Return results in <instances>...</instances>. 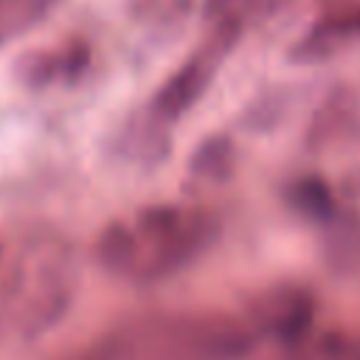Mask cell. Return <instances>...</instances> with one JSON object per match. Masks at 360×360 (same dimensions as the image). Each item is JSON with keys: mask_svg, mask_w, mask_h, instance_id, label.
<instances>
[{"mask_svg": "<svg viewBox=\"0 0 360 360\" xmlns=\"http://www.w3.org/2000/svg\"><path fill=\"white\" fill-rule=\"evenodd\" d=\"M239 31L233 28H225V25H214V34L211 39L194 53L188 56L169 79L166 84L158 90V96L152 98V115L158 121H174L180 118L208 87L214 70H217V62L231 51V45L236 42Z\"/></svg>", "mask_w": 360, "mask_h": 360, "instance_id": "6da1fadb", "label": "cell"}, {"mask_svg": "<svg viewBox=\"0 0 360 360\" xmlns=\"http://www.w3.org/2000/svg\"><path fill=\"white\" fill-rule=\"evenodd\" d=\"M360 37V0H326L318 22L292 45V62H323Z\"/></svg>", "mask_w": 360, "mask_h": 360, "instance_id": "7a4b0ae2", "label": "cell"}, {"mask_svg": "<svg viewBox=\"0 0 360 360\" xmlns=\"http://www.w3.org/2000/svg\"><path fill=\"white\" fill-rule=\"evenodd\" d=\"M90 62V48L84 42H70L59 51H37L25 53L17 65V76L28 87H45L56 79H76Z\"/></svg>", "mask_w": 360, "mask_h": 360, "instance_id": "3957f363", "label": "cell"}, {"mask_svg": "<svg viewBox=\"0 0 360 360\" xmlns=\"http://www.w3.org/2000/svg\"><path fill=\"white\" fill-rule=\"evenodd\" d=\"M256 321L264 332H273L278 338H295L309 326L312 307L307 292L301 290H278L264 295L256 304Z\"/></svg>", "mask_w": 360, "mask_h": 360, "instance_id": "277c9868", "label": "cell"}, {"mask_svg": "<svg viewBox=\"0 0 360 360\" xmlns=\"http://www.w3.org/2000/svg\"><path fill=\"white\" fill-rule=\"evenodd\" d=\"M98 262L107 270H135L141 267V239L121 222H112L98 236Z\"/></svg>", "mask_w": 360, "mask_h": 360, "instance_id": "5b68a950", "label": "cell"}, {"mask_svg": "<svg viewBox=\"0 0 360 360\" xmlns=\"http://www.w3.org/2000/svg\"><path fill=\"white\" fill-rule=\"evenodd\" d=\"M51 6L53 0H0V45L31 31Z\"/></svg>", "mask_w": 360, "mask_h": 360, "instance_id": "8992f818", "label": "cell"}, {"mask_svg": "<svg viewBox=\"0 0 360 360\" xmlns=\"http://www.w3.org/2000/svg\"><path fill=\"white\" fill-rule=\"evenodd\" d=\"M276 6V0H205V17L214 25L242 31L248 22L259 20Z\"/></svg>", "mask_w": 360, "mask_h": 360, "instance_id": "52a82bcc", "label": "cell"}, {"mask_svg": "<svg viewBox=\"0 0 360 360\" xmlns=\"http://www.w3.org/2000/svg\"><path fill=\"white\" fill-rule=\"evenodd\" d=\"M231 160H233V146L228 138H208L197 146L194 158L188 160V169L197 174V177H219L231 169Z\"/></svg>", "mask_w": 360, "mask_h": 360, "instance_id": "ba28073f", "label": "cell"}, {"mask_svg": "<svg viewBox=\"0 0 360 360\" xmlns=\"http://www.w3.org/2000/svg\"><path fill=\"white\" fill-rule=\"evenodd\" d=\"M290 202L307 217H326L332 208V194L318 177H304L290 191Z\"/></svg>", "mask_w": 360, "mask_h": 360, "instance_id": "9c48e42d", "label": "cell"}]
</instances>
